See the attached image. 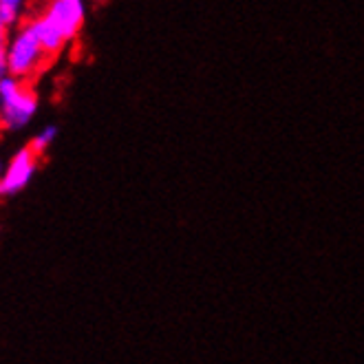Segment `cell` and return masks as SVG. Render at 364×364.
Here are the masks:
<instances>
[{
    "label": "cell",
    "instance_id": "cell-1",
    "mask_svg": "<svg viewBox=\"0 0 364 364\" xmlns=\"http://www.w3.org/2000/svg\"><path fill=\"white\" fill-rule=\"evenodd\" d=\"M29 23L45 51L55 60L77 40L87 23V0H45L33 9Z\"/></svg>",
    "mask_w": 364,
    "mask_h": 364
},
{
    "label": "cell",
    "instance_id": "cell-2",
    "mask_svg": "<svg viewBox=\"0 0 364 364\" xmlns=\"http://www.w3.org/2000/svg\"><path fill=\"white\" fill-rule=\"evenodd\" d=\"M5 60H7V73L27 82H36L53 62L51 55L45 51V47H42L29 18L11 29Z\"/></svg>",
    "mask_w": 364,
    "mask_h": 364
},
{
    "label": "cell",
    "instance_id": "cell-3",
    "mask_svg": "<svg viewBox=\"0 0 364 364\" xmlns=\"http://www.w3.org/2000/svg\"><path fill=\"white\" fill-rule=\"evenodd\" d=\"M40 97L33 82L20 80L16 75L0 77V124L3 131L18 133L31 124L38 113Z\"/></svg>",
    "mask_w": 364,
    "mask_h": 364
},
{
    "label": "cell",
    "instance_id": "cell-4",
    "mask_svg": "<svg viewBox=\"0 0 364 364\" xmlns=\"http://www.w3.org/2000/svg\"><path fill=\"white\" fill-rule=\"evenodd\" d=\"M40 155L27 144L7 159L3 168V179H0V197H14L20 195L36 177L38 166H40Z\"/></svg>",
    "mask_w": 364,
    "mask_h": 364
},
{
    "label": "cell",
    "instance_id": "cell-5",
    "mask_svg": "<svg viewBox=\"0 0 364 364\" xmlns=\"http://www.w3.org/2000/svg\"><path fill=\"white\" fill-rule=\"evenodd\" d=\"M36 0H0V18L14 29L33 14Z\"/></svg>",
    "mask_w": 364,
    "mask_h": 364
},
{
    "label": "cell",
    "instance_id": "cell-6",
    "mask_svg": "<svg viewBox=\"0 0 364 364\" xmlns=\"http://www.w3.org/2000/svg\"><path fill=\"white\" fill-rule=\"evenodd\" d=\"M58 139V126H53V124H49V126H42L40 131L31 137V141H29V146L33 148V151L42 157L45 155L49 148L53 146V141Z\"/></svg>",
    "mask_w": 364,
    "mask_h": 364
},
{
    "label": "cell",
    "instance_id": "cell-7",
    "mask_svg": "<svg viewBox=\"0 0 364 364\" xmlns=\"http://www.w3.org/2000/svg\"><path fill=\"white\" fill-rule=\"evenodd\" d=\"M9 33H11V27L5 23L3 18H0V77L7 75V42H9Z\"/></svg>",
    "mask_w": 364,
    "mask_h": 364
},
{
    "label": "cell",
    "instance_id": "cell-8",
    "mask_svg": "<svg viewBox=\"0 0 364 364\" xmlns=\"http://www.w3.org/2000/svg\"><path fill=\"white\" fill-rule=\"evenodd\" d=\"M3 168H5V164L0 161V179H3Z\"/></svg>",
    "mask_w": 364,
    "mask_h": 364
},
{
    "label": "cell",
    "instance_id": "cell-9",
    "mask_svg": "<svg viewBox=\"0 0 364 364\" xmlns=\"http://www.w3.org/2000/svg\"><path fill=\"white\" fill-rule=\"evenodd\" d=\"M40 3H45V0H36V7H38Z\"/></svg>",
    "mask_w": 364,
    "mask_h": 364
},
{
    "label": "cell",
    "instance_id": "cell-10",
    "mask_svg": "<svg viewBox=\"0 0 364 364\" xmlns=\"http://www.w3.org/2000/svg\"><path fill=\"white\" fill-rule=\"evenodd\" d=\"M0 133H3V124H0Z\"/></svg>",
    "mask_w": 364,
    "mask_h": 364
}]
</instances>
